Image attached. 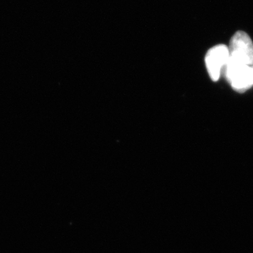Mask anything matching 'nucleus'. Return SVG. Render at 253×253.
<instances>
[{"mask_svg":"<svg viewBox=\"0 0 253 253\" xmlns=\"http://www.w3.org/2000/svg\"><path fill=\"white\" fill-rule=\"evenodd\" d=\"M252 70H253V65H252Z\"/></svg>","mask_w":253,"mask_h":253,"instance_id":"nucleus-4","label":"nucleus"},{"mask_svg":"<svg viewBox=\"0 0 253 253\" xmlns=\"http://www.w3.org/2000/svg\"><path fill=\"white\" fill-rule=\"evenodd\" d=\"M229 59V48L225 44H217L208 50L205 63L212 81L216 82L219 79L223 68Z\"/></svg>","mask_w":253,"mask_h":253,"instance_id":"nucleus-3","label":"nucleus"},{"mask_svg":"<svg viewBox=\"0 0 253 253\" xmlns=\"http://www.w3.org/2000/svg\"><path fill=\"white\" fill-rule=\"evenodd\" d=\"M234 90L244 93L253 86L252 66L244 64L229 56L221 71Z\"/></svg>","mask_w":253,"mask_h":253,"instance_id":"nucleus-1","label":"nucleus"},{"mask_svg":"<svg viewBox=\"0 0 253 253\" xmlns=\"http://www.w3.org/2000/svg\"><path fill=\"white\" fill-rule=\"evenodd\" d=\"M228 48L231 58L244 64L253 65V42L247 33L236 32L231 38Z\"/></svg>","mask_w":253,"mask_h":253,"instance_id":"nucleus-2","label":"nucleus"}]
</instances>
